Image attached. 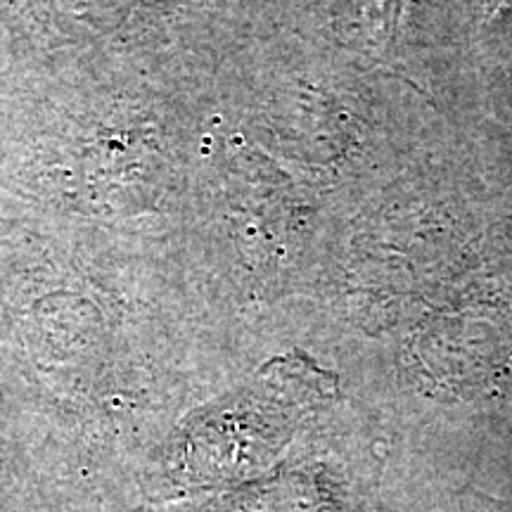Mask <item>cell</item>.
<instances>
[{
    "mask_svg": "<svg viewBox=\"0 0 512 512\" xmlns=\"http://www.w3.org/2000/svg\"><path fill=\"white\" fill-rule=\"evenodd\" d=\"M508 10H512V0H486L484 19L486 22H494V19H498Z\"/></svg>",
    "mask_w": 512,
    "mask_h": 512,
    "instance_id": "obj_2",
    "label": "cell"
},
{
    "mask_svg": "<svg viewBox=\"0 0 512 512\" xmlns=\"http://www.w3.org/2000/svg\"><path fill=\"white\" fill-rule=\"evenodd\" d=\"M448 512H512V501L489 496L479 489H465L453 498Z\"/></svg>",
    "mask_w": 512,
    "mask_h": 512,
    "instance_id": "obj_1",
    "label": "cell"
}]
</instances>
